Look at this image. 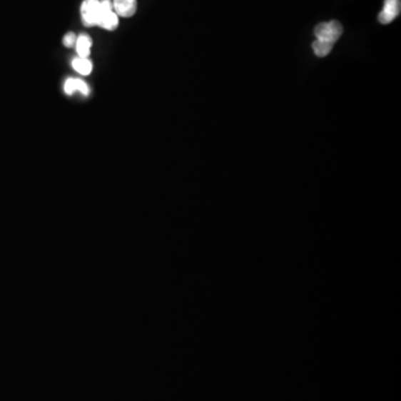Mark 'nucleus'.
I'll list each match as a JSON object with an SVG mask.
<instances>
[{
  "mask_svg": "<svg viewBox=\"0 0 401 401\" xmlns=\"http://www.w3.org/2000/svg\"><path fill=\"white\" fill-rule=\"evenodd\" d=\"M343 33V27L339 21H331L329 23H321L315 29V35L317 39L330 41L335 44L340 39Z\"/></svg>",
  "mask_w": 401,
  "mask_h": 401,
  "instance_id": "1",
  "label": "nucleus"
},
{
  "mask_svg": "<svg viewBox=\"0 0 401 401\" xmlns=\"http://www.w3.org/2000/svg\"><path fill=\"white\" fill-rule=\"evenodd\" d=\"M101 4V16L97 26L106 29V31H115L118 26V16L113 9V3L111 0H102Z\"/></svg>",
  "mask_w": 401,
  "mask_h": 401,
  "instance_id": "2",
  "label": "nucleus"
},
{
  "mask_svg": "<svg viewBox=\"0 0 401 401\" xmlns=\"http://www.w3.org/2000/svg\"><path fill=\"white\" fill-rule=\"evenodd\" d=\"M81 21L87 27L97 26L101 16L99 0H84L81 6Z\"/></svg>",
  "mask_w": 401,
  "mask_h": 401,
  "instance_id": "3",
  "label": "nucleus"
},
{
  "mask_svg": "<svg viewBox=\"0 0 401 401\" xmlns=\"http://www.w3.org/2000/svg\"><path fill=\"white\" fill-rule=\"evenodd\" d=\"M400 11V0H385L384 9L378 16L379 21L384 25L390 24L398 17Z\"/></svg>",
  "mask_w": 401,
  "mask_h": 401,
  "instance_id": "4",
  "label": "nucleus"
},
{
  "mask_svg": "<svg viewBox=\"0 0 401 401\" xmlns=\"http://www.w3.org/2000/svg\"><path fill=\"white\" fill-rule=\"evenodd\" d=\"M113 9L121 17H132L138 11V0H114Z\"/></svg>",
  "mask_w": 401,
  "mask_h": 401,
  "instance_id": "5",
  "label": "nucleus"
},
{
  "mask_svg": "<svg viewBox=\"0 0 401 401\" xmlns=\"http://www.w3.org/2000/svg\"><path fill=\"white\" fill-rule=\"evenodd\" d=\"M77 54H78V57L81 59H88L89 53H91V49H92V39L86 34H81L77 37L76 44Z\"/></svg>",
  "mask_w": 401,
  "mask_h": 401,
  "instance_id": "6",
  "label": "nucleus"
},
{
  "mask_svg": "<svg viewBox=\"0 0 401 401\" xmlns=\"http://www.w3.org/2000/svg\"><path fill=\"white\" fill-rule=\"evenodd\" d=\"M73 67L75 71H78L79 74L85 75V76L91 74L93 71L92 61L88 59H81V57H77L73 61Z\"/></svg>",
  "mask_w": 401,
  "mask_h": 401,
  "instance_id": "7",
  "label": "nucleus"
},
{
  "mask_svg": "<svg viewBox=\"0 0 401 401\" xmlns=\"http://www.w3.org/2000/svg\"><path fill=\"white\" fill-rule=\"evenodd\" d=\"M333 45H335V44L330 43V41L317 39V41L313 44V49L317 56L325 57L330 54L331 51H333Z\"/></svg>",
  "mask_w": 401,
  "mask_h": 401,
  "instance_id": "8",
  "label": "nucleus"
},
{
  "mask_svg": "<svg viewBox=\"0 0 401 401\" xmlns=\"http://www.w3.org/2000/svg\"><path fill=\"white\" fill-rule=\"evenodd\" d=\"M66 94L71 95L76 92V78H68L64 86Z\"/></svg>",
  "mask_w": 401,
  "mask_h": 401,
  "instance_id": "9",
  "label": "nucleus"
},
{
  "mask_svg": "<svg viewBox=\"0 0 401 401\" xmlns=\"http://www.w3.org/2000/svg\"><path fill=\"white\" fill-rule=\"evenodd\" d=\"M76 39L77 37L74 33L66 34L63 39L64 45L66 47H69V49H71V47H74L75 44H76Z\"/></svg>",
  "mask_w": 401,
  "mask_h": 401,
  "instance_id": "10",
  "label": "nucleus"
},
{
  "mask_svg": "<svg viewBox=\"0 0 401 401\" xmlns=\"http://www.w3.org/2000/svg\"><path fill=\"white\" fill-rule=\"evenodd\" d=\"M77 91H78L79 93H81V94L83 95H88V85H87L84 81L76 78V92Z\"/></svg>",
  "mask_w": 401,
  "mask_h": 401,
  "instance_id": "11",
  "label": "nucleus"
}]
</instances>
